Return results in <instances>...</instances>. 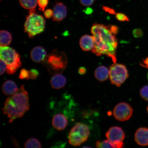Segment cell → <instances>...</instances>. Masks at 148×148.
<instances>
[{
  "label": "cell",
  "instance_id": "4dcf8cb0",
  "mask_svg": "<svg viewBox=\"0 0 148 148\" xmlns=\"http://www.w3.org/2000/svg\"><path fill=\"white\" fill-rule=\"evenodd\" d=\"M53 10L51 9H47L44 12V15L47 19H49L53 16Z\"/></svg>",
  "mask_w": 148,
  "mask_h": 148
},
{
  "label": "cell",
  "instance_id": "d6986e66",
  "mask_svg": "<svg viewBox=\"0 0 148 148\" xmlns=\"http://www.w3.org/2000/svg\"><path fill=\"white\" fill-rule=\"evenodd\" d=\"M20 5L26 9H35L37 6L38 0H19Z\"/></svg>",
  "mask_w": 148,
  "mask_h": 148
},
{
  "label": "cell",
  "instance_id": "9a60e30c",
  "mask_svg": "<svg viewBox=\"0 0 148 148\" xmlns=\"http://www.w3.org/2000/svg\"><path fill=\"white\" fill-rule=\"evenodd\" d=\"M66 82V77L60 73L55 74L51 77L50 81L52 88L57 90L63 88Z\"/></svg>",
  "mask_w": 148,
  "mask_h": 148
},
{
  "label": "cell",
  "instance_id": "f546056e",
  "mask_svg": "<svg viewBox=\"0 0 148 148\" xmlns=\"http://www.w3.org/2000/svg\"><path fill=\"white\" fill-rule=\"evenodd\" d=\"M1 71L0 74L1 75H3L6 71L7 69V64L4 61L1 59Z\"/></svg>",
  "mask_w": 148,
  "mask_h": 148
},
{
  "label": "cell",
  "instance_id": "603a6c76",
  "mask_svg": "<svg viewBox=\"0 0 148 148\" xmlns=\"http://www.w3.org/2000/svg\"><path fill=\"white\" fill-rule=\"evenodd\" d=\"M18 78L21 79H29V71L25 69H23L20 70Z\"/></svg>",
  "mask_w": 148,
  "mask_h": 148
},
{
  "label": "cell",
  "instance_id": "e0dca14e",
  "mask_svg": "<svg viewBox=\"0 0 148 148\" xmlns=\"http://www.w3.org/2000/svg\"><path fill=\"white\" fill-rule=\"evenodd\" d=\"M94 75L97 80L103 82L108 79L110 75V71L106 66H99L95 70Z\"/></svg>",
  "mask_w": 148,
  "mask_h": 148
},
{
  "label": "cell",
  "instance_id": "7a4b0ae2",
  "mask_svg": "<svg viewBox=\"0 0 148 148\" xmlns=\"http://www.w3.org/2000/svg\"><path fill=\"white\" fill-rule=\"evenodd\" d=\"M29 108L28 93L22 85L17 92L7 98L2 110L11 123L15 119L23 117Z\"/></svg>",
  "mask_w": 148,
  "mask_h": 148
},
{
  "label": "cell",
  "instance_id": "6da1fadb",
  "mask_svg": "<svg viewBox=\"0 0 148 148\" xmlns=\"http://www.w3.org/2000/svg\"><path fill=\"white\" fill-rule=\"evenodd\" d=\"M91 32L95 40V47L92 52L98 56L106 55L116 63L118 44L116 37L110 32L107 26L102 24H94Z\"/></svg>",
  "mask_w": 148,
  "mask_h": 148
},
{
  "label": "cell",
  "instance_id": "83f0119b",
  "mask_svg": "<svg viewBox=\"0 0 148 148\" xmlns=\"http://www.w3.org/2000/svg\"><path fill=\"white\" fill-rule=\"evenodd\" d=\"M95 0H79L81 4L83 6L88 7L92 5Z\"/></svg>",
  "mask_w": 148,
  "mask_h": 148
},
{
  "label": "cell",
  "instance_id": "30bf717a",
  "mask_svg": "<svg viewBox=\"0 0 148 148\" xmlns=\"http://www.w3.org/2000/svg\"><path fill=\"white\" fill-rule=\"evenodd\" d=\"M53 21L60 22L64 20L67 15V7L62 3H57L53 7Z\"/></svg>",
  "mask_w": 148,
  "mask_h": 148
},
{
  "label": "cell",
  "instance_id": "52a82bcc",
  "mask_svg": "<svg viewBox=\"0 0 148 148\" xmlns=\"http://www.w3.org/2000/svg\"><path fill=\"white\" fill-rule=\"evenodd\" d=\"M111 83L119 87L129 77L128 71L124 64L114 63L110 68Z\"/></svg>",
  "mask_w": 148,
  "mask_h": 148
},
{
  "label": "cell",
  "instance_id": "ffe728a7",
  "mask_svg": "<svg viewBox=\"0 0 148 148\" xmlns=\"http://www.w3.org/2000/svg\"><path fill=\"white\" fill-rule=\"evenodd\" d=\"M24 147L29 148H41L42 145L39 140L34 138H31L28 139L25 142Z\"/></svg>",
  "mask_w": 148,
  "mask_h": 148
},
{
  "label": "cell",
  "instance_id": "3957f363",
  "mask_svg": "<svg viewBox=\"0 0 148 148\" xmlns=\"http://www.w3.org/2000/svg\"><path fill=\"white\" fill-rule=\"evenodd\" d=\"M36 12V9H31L24 25L25 32L31 38L43 32L45 27L46 21L43 16Z\"/></svg>",
  "mask_w": 148,
  "mask_h": 148
},
{
  "label": "cell",
  "instance_id": "7402d4cb",
  "mask_svg": "<svg viewBox=\"0 0 148 148\" xmlns=\"http://www.w3.org/2000/svg\"><path fill=\"white\" fill-rule=\"evenodd\" d=\"M140 95L142 99L148 101V86H144L140 89Z\"/></svg>",
  "mask_w": 148,
  "mask_h": 148
},
{
  "label": "cell",
  "instance_id": "836d02e7",
  "mask_svg": "<svg viewBox=\"0 0 148 148\" xmlns=\"http://www.w3.org/2000/svg\"><path fill=\"white\" fill-rule=\"evenodd\" d=\"M86 68L84 67H81L79 68L78 70V73L81 75H84L86 73Z\"/></svg>",
  "mask_w": 148,
  "mask_h": 148
},
{
  "label": "cell",
  "instance_id": "d590c367",
  "mask_svg": "<svg viewBox=\"0 0 148 148\" xmlns=\"http://www.w3.org/2000/svg\"><path fill=\"white\" fill-rule=\"evenodd\" d=\"M147 112H148V106H147Z\"/></svg>",
  "mask_w": 148,
  "mask_h": 148
},
{
  "label": "cell",
  "instance_id": "7c38bea8",
  "mask_svg": "<svg viewBox=\"0 0 148 148\" xmlns=\"http://www.w3.org/2000/svg\"><path fill=\"white\" fill-rule=\"evenodd\" d=\"M135 140L139 145H148V129L146 127L138 129L135 133Z\"/></svg>",
  "mask_w": 148,
  "mask_h": 148
},
{
  "label": "cell",
  "instance_id": "e575fe53",
  "mask_svg": "<svg viewBox=\"0 0 148 148\" xmlns=\"http://www.w3.org/2000/svg\"><path fill=\"white\" fill-rule=\"evenodd\" d=\"M85 14H90L92 13L93 12V10L92 8L88 7L85 9L84 11Z\"/></svg>",
  "mask_w": 148,
  "mask_h": 148
},
{
  "label": "cell",
  "instance_id": "d6a6232c",
  "mask_svg": "<svg viewBox=\"0 0 148 148\" xmlns=\"http://www.w3.org/2000/svg\"><path fill=\"white\" fill-rule=\"evenodd\" d=\"M140 66L147 69L148 68V57L145 59H143L142 62L140 64Z\"/></svg>",
  "mask_w": 148,
  "mask_h": 148
},
{
  "label": "cell",
  "instance_id": "277c9868",
  "mask_svg": "<svg viewBox=\"0 0 148 148\" xmlns=\"http://www.w3.org/2000/svg\"><path fill=\"white\" fill-rule=\"evenodd\" d=\"M0 58L6 63V71L9 75H14L22 65L19 55L15 50L8 46H1Z\"/></svg>",
  "mask_w": 148,
  "mask_h": 148
},
{
  "label": "cell",
  "instance_id": "5bb4252c",
  "mask_svg": "<svg viewBox=\"0 0 148 148\" xmlns=\"http://www.w3.org/2000/svg\"><path fill=\"white\" fill-rule=\"evenodd\" d=\"M52 123L55 128L62 131L65 129L67 126L68 120L64 114H58L53 116Z\"/></svg>",
  "mask_w": 148,
  "mask_h": 148
},
{
  "label": "cell",
  "instance_id": "ac0fdd59",
  "mask_svg": "<svg viewBox=\"0 0 148 148\" xmlns=\"http://www.w3.org/2000/svg\"><path fill=\"white\" fill-rule=\"evenodd\" d=\"M12 34L6 30H1L0 44L1 46H7L11 44L12 42Z\"/></svg>",
  "mask_w": 148,
  "mask_h": 148
},
{
  "label": "cell",
  "instance_id": "9c48e42d",
  "mask_svg": "<svg viewBox=\"0 0 148 148\" xmlns=\"http://www.w3.org/2000/svg\"><path fill=\"white\" fill-rule=\"evenodd\" d=\"M133 112V109L130 105L126 103L121 102L114 107L113 114L114 117L118 121H124L130 119Z\"/></svg>",
  "mask_w": 148,
  "mask_h": 148
},
{
  "label": "cell",
  "instance_id": "484cf974",
  "mask_svg": "<svg viewBox=\"0 0 148 148\" xmlns=\"http://www.w3.org/2000/svg\"><path fill=\"white\" fill-rule=\"evenodd\" d=\"M39 75V73L36 69H32L29 71V79H36Z\"/></svg>",
  "mask_w": 148,
  "mask_h": 148
},
{
  "label": "cell",
  "instance_id": "d4e9b609",
  "mask_svg": "<svg viewBox=\"0 0 148 148\" xmlns=\"http://www.w3.org/2000/svg\"><path fill=\"white\" fill-rule=\"evenodd\" d=\"M49 3V0H38V3L39 9L42 12L45 11V9Z\"/></svg>",
  "mask_w": 148,
  "mask_h": 148
},
{
  "label": "cell",
  "instance_id": "8d00e7d4",
  "mask_svg": "<svg viewBox=\"0 0 148 148\" xmlns=\"http://www.w3.org/2000/svg\"><path fill=\"white\" fill-rule=\"evenodd\" d=\"M147 79H148V74H147Z\"/></svg>",
  "mask_w": 148,
  "mask_h": 148
},
{
  "label": "cell",
  "instance_id": "8fae6325",
  "mask_svg": "<svg viewBox=\"0 0 148 148\" xmlns=\"http://www.w3.org/2000/svg\"><path fill=\"white\" fill-rule=\"evenodd\" d=\"M47 56L45 49L41 46H36L33 48L31 51V58L33 62H44Z\"/></svg>",
  "mask_w": 148,
  "mask_h": 148
},
{
  "label": "cell",
  "instance_id": "5b68a950",
  "mask_svg": "<svg viewBox=\"0 0 148 148\" xmlns=\"http://www.w3.org/2000/svg\"><path fill=\"white\" fill-rule=\"evenodd\" d=\"M44 63L50 70L56 72H62L67 66L68 60L64 52L55 49L47 55Z\"/></svg>",
  "mask_w": 148,
  "mask_h": 148
},
{
  "label": "cell",
  "instance_id": "74e56055",
  "mask_svg": "<svg viewBox=\"0 0 148 148\" xmlns=\"http://www.w3.org/2000/svg\"></svg>",
  "mask_w": 148,
  "mask_h": 148
},
{
  "label": "cell",
  "instance_id": "cb8c5ba5",
  "mask_svg": "<svg viewBox=\"0 0 148 148\" xmlns=\"http://www.w3.org/2000/svg\"><path fill=\"white\" fill-rule=\"evenodd\" d=\"M116 17L119 21L123 22L129 21V18L125 14L122 13H118L116 14Z\"/></svg>",
  "mask_w": 148,
  "mask_h": 148
},
{
  "label": "cell",
  "instance_id": "2e32d148",
  "mask_svg": "<svg viewBox=\"0 0 148 148\" xmlns=\"http://www.w3.org/2000/svg\"><path fill=\"white\" fill-rule=\"evenodd\" d=\"M18 90L17 85L14 81L7 80L3 83L2 86V90L3 93L7 96H11Z\"/></svg>",
  "mask_w": 148,
  "mask_h": 148
},
{
  "label": "cell",
  "instance_id": "4fadbf2b",
  "mask_svg": "<svg viewBox=\"0 0 148 148\" xmlns=\"http://www.w3.org/2000/svg\"><path fill=\"white\" fill-rule=\"evenodd\" d=\"M79 45L84 51L92 50L95 47V40L93 36L88 35H84L80 38Z\"/></svg>",
  "mask_w": 148,
  "mask_h": 148
},
{
  "label": "cell",
  "instance_id": "ba28073f",
  "mask_svg": "<svg viewBox=\"0 0 148 148\" xmlns=\"http://www.w3.org/2000/svg\"><path fill=\"white\" fill-rule=\"evenodd\" d=\"M106 136L114 148L123 147V141L125 139V134L121 127L114 126L110 127L106 133Z\"/></svg>",
  "mask_w": 148,
  "mask_h": 148
},
{
  "label": "cell",
  "instance_id": "1f68e13d",
  "mask_svg": "<svg viewBox=\"0 0 148 148\" xmlns=\"http://www.w3.org/2000/svg\"><path fill=\"white\" fill-rule=\"evenodd\" d=\"M103 10L105 11V12L109 13V14H116L115 11H114V9L112 8H110V7L105 6H103Z\"/></svg>",
  "mask_w": 148,
  "mask_h": 148
},
{
  "label": "cell",
  "instance_id": "44dd1931",
  "mask_svg": "<svg viewBox=\"0 0 148 148\" xmlns=\"http://www.w3.org/2000/svg\"><path fill=\"white\" fill-rule=\"evenodd\" d=\"M96 146L97 148H114L111 142L108 140L96 142Z\"/></svg>",
  "mask_w": 148,
  "mask_h": 148
},
{
  "label": "cell",
  "instance_id": "8992f818",
  "mask_svg": "<svg viewBox=\"0 0 148 148\" xmlns=\"http://www.w3.org/2000/svg\"><path fill=\"white\" fill-rule=\"evenodd\" d=\"M90 134L87 125L81 123H76L70 131L68 136L69 143L74 147L80 145L87 140Z\"/></svg>",
  "mask_w": 148,
  "mask_h": 148
},
{
  "label": "cell",
  "instance_id": "f1b7e54d",
  "mask_svg": "<svg viewBox=\"0 0 148 148\" xmlns=\"http://www.w3.org/2000/svg\"><path fill=\"white\" fill-rule=\"evenodd\" d=\"M110 32L114 35H116L118 32V28L116 25H108L107 26Z\"/></svg>",
  "mask_w": 148,
  "mask_h": 148
},
{
  "label": "cell",
  "instance_id": "4316f807",
  "mask_svg": "<svg viewBox=\"0 0 148 148\" xmlns=\"http://www.w3.org/2000/svg\"><path fill=\"white\" fill-rule=\"evenodd\" d=\"M132 33L133 36L136 38H141L143 35V31L140 28L134 29Z\"/></svg>",
  "mask_w": 148,
  "mask_h": 148
}]
</instances>
